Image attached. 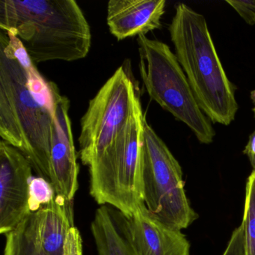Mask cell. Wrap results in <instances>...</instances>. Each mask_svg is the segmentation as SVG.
Segmentation results:
<instances>
[{
  "mask_svg": "<svg viewBox=\"0 0 255 255\" xmlns=\"http://www.w3.org/2000/svg\"><path fill=\"white\" fill-rule=\"evenodd\" d=\"M139 71L150 98L184 123L202 144H211L216 132L201 110L176 55L165 43L145 35L137 38Z\"/></svg>",
  "mask_w": 255,
  "mask_h": 255,
  "instance_id": "obj_4",
  "label": "cell"
},
{
  "mask_svg": "<svg viewBox=\"0 0 255 255\" xmlns=\"http://www.w3.org/2000/svg\"><path fill=\"white\" fill-rule=\"evenodd\" d=\"M222 255H246L243 225H240L233 231L231 239Z\"/></svg>",
  "mask_w": 255,
  "mask_h": 255,
  "instance_id": "obj_18",
  "label": "cell"
},
{
  "mask_svg": "<svg viewBox=\"0 0 255 255\" xmlns=\"http://www.w3.org/2000/svg\"><path fill=\"white\" fill-rule=\"evenodd\" d=\"M251 98H252V102H253L254 105H255V108L253 109V111L255 114V90L252 91V92H251Z\"/></svg>",
  "mask_w": 255,
  "mask_h": 255,
  "instance_id": "obj_20",
  "label": "cell"
},
{
  "mask_svg": "<svg viewBox=\"0 0 255 255\" xmlns=\"http://www.w3.org/2000/svg\"><path fill=\"white\" fill-rule=\"evenodd\" d=\"M141 171L144 204L159 220L182 231L198 219L186 196L180 163L145 117Z\"/></svg>",
  "mask_w": 255,
  "mask_h": 255,
  "instance_id": "obj_6",
  "label": "cell"
},
{
  "mask_svg": "<svg viewBox=\"0 0 255 255\" xmlns=\"http://www.w3.org/2000/svg\"><path fill=\"white\" fill-rule=\"evenodd\" d=\"M165 4V0H110L107 17L110 32L121 41L159 29Z\"/></svg>",
  "mask_w": 255,
  "mask_h": 255,
  "instance_id": "obj_11",
  "label": "cell"
},
{
  "mask_svg": "<svg viewBox=\"0 0 255 255\" xmlns=\"http://www.w3.org/2000/svg\"><path fill=\"white\" fill-rule=\"evenodd\" d=\"M36 213L44 252L47 255H64L65 243L75 226L73 201L55 195L53 200Z\"/></svg>",
  "mask_w": 255,
  "mask_h": 255,
  "instance_id": "obj_12",
  "label": "cell"
},
{
  "mask_svg": "<svg viewBox=\"0 0 255 255\" xmlns=\"http://www.w3.org/2000/svg\"><path fill=\"white\" fill-rule=\"evenodd\" d=\"M243 153L249 158L254 171L255 170V130L249 137V141L245 147Z\"/></svg>",
  "mask_w": 255,
  "mask_h": 255,
  "instance_id": "obj_19",
  "label": "cell"
},
{
  "mask_svg": "<svg viewBox=\"0 0 255 255\" xmlns=\"http://www.w3.org/2000/svg\"><path fill=\"white\" fill-rule=\"evenodd\" d=\"M55 195L54 189L48 180L41 177H33L29 186V205L31 213H36L47 205Z\"/></svg>",
  "mask_w": 255,
  "mask_h": 255,
  "instance_id": "obj_16",
  "label": "cell"
},
{
  "mask_svg": "<svg viewBox=\"0 0 255 255\" xmlns=\"http://www.w3.org/2000/svg\"><path fill=\"white\" fill-rule=\"evenodd\" d=\"M226 2L238 13L246 23L251 26L255 25V0H226Z\"/></svg>",
  "mask_w": 255,
  "mask_h": 255,
  "instance_id": "obj_17",
  "label": "cell"
},
{
  "mask_svg": "<svg viewBox=\"0 0 255 255\" xmlns=\"http://www.w3.org/2000/svg\"><path fill=\"white\" fill-rule=\"evenodd\" d=\"M3 255H47L40 240L36 213H31L14 231L5 235Z\"/></svg>",
  "mask_w": 255,
  "mask_h": 255,
  "instance_id": "obj_14",
  "label": "cell"
},
{
  "mask_svg": "<svg viewBox=\"0 0 255 255\" xmlns=\"http://www.w3.org/2000/svg\"><path fill=\"white\" fill-rule=\"evenodd\" d=\"M61 92L46 80L21 41L0 32V136L50 182L55 107Z\"/></svg>",
  "mask_w": 255,
  "mask_h": 255,
  "instance_id": "obj_1",
  "label": "cell"
},
{
  "mask_svg": "<svg viewBox=\"0 0 255 255\" xmlns=\"http://www.w3.org/2000/svg\"><path fill=\"white\" fill-rule=\"evenodd\" d=\"M32 168L27 158L15 147L0 142V233L14 231L31 214L29 186Z\"/></svg>",
  "mask_w": 255,
  "mask_h": 255,
  "instance_id": "obj_8",
  "label": "cell"
},
{
  "mask_svg": "<svg viewBox=\"0 0 255 255\" xmlns=\"http://www.w3.org/2000/svg\"><path fill=\"white\" fill-rule=\"evenodd\" d=\"M0 28L21 41L34 63L84 59L91 28L74 0H1Z\"/></svg>",
  "mask_w": 255,
  "mask_h": 255,
  "instance_id": "obj_2",
  "label": "cell"
},
{
  "mask_svg": "<svg viewBox=\"0 0 255 255\" xmlns=\"http://www.w3.org/2000/svg\"><path fill=\"white\" fill-rule=\"evenodd\" d=\"M246 255H255V170L248 178L243 222Z\"/></svg>",
  "mask_w": 255,
  "mask_h": 255,
  "instance_id": "obj_15",
  "label": "cell"
},
{
  "mask_svg": "<svg viewBox=\"0 0 255 255\" xmlns=\"http://www.w3.org/2000/svg\"><path fill=\"white\" fill-rule=\"evenodd\" d=\"M113 213L136 255H190L186 236L159 220L145 204L130 216L118 210Z\"/></svg>",
  "mask_w": 255,
  "mask_h": 255,
  "instance_id": "obj_9",
  "label": "cell"
},
{
  "mask_svg": "<svg viewBox=\"0 0 255 255\" xmlns=\"http://www.w3.org/2000/svg\"><path fill=\"white\" fill-rule=\"evenodd\" d=\"M169 32L176 56L201 110L214 123L231 125L238 111L235 89L221 63L205 17L179 3Z\"/></svg>",
  "mask_w": 255,
  "mask_h": 255,
  "instance_id": "obj_3",
  "label": "cell"
},
{
  "mask_svg": "<svg viewBox=\"0 0 255 255\" xmlns=\"http://www.w3.org/2000/svg\"><path fill=\"white\" fill-rule=\"evenodd\" d=\"M91 231L98 255H136L119 228L111 207L104 205L96 210Z\"/></svg>",
  "mask_w": 255,
  "mask_h": 255,
  "instance_id": "obj_13",
  "label": "cell"
},
{
  "mask_svg": "<svg viewBox=\"0 0 255 255\" xmlns=\"http://www.w3.org/2000/svg\"><path fill=\"white\" fill-rule=\"evenodd\" d=\"M144 116L137 107L110 159L90 173V195L99 205L130 216L143 204L141 139Z\"/></svg>",
  "mask_w": 255,
  "mask_h": 255,
  "instance_id": "obj_7",
  "label": "cell"
},
{
  "mask_svg": "<svg viewBox=\"0 0 255 255\" xmlns=\"http://www.w3.org/2000/svg\"><path fill=\"white\" fill-rule=\"evenodd\" d=\"M140 104L130 76L125 67H120L89 101L82 118L79 143L83 165L94 169L114 154Z\"/></svg>",
  "mask_w": 255,
  "mask_h": 255,
  "instance_id": "obj_5",
  "label": "cell"
},
{
  "mask_svg": "<svg viewBox=\"0 0 255 255\" xmlns=\"http://www.w3.org/2000/svg\"><path fill=\"white\" fill-rule=\"evenodd\" d=\"M70 101L62 94L55 107L50 153V179L55 194L74 201L79 188V165L69 116Z\"/></svg>",
  "mask_w": 255,
  "mask_h": 255,
  "instance_id": "obj_10",
  "label": "cell"
}]
</instances>
